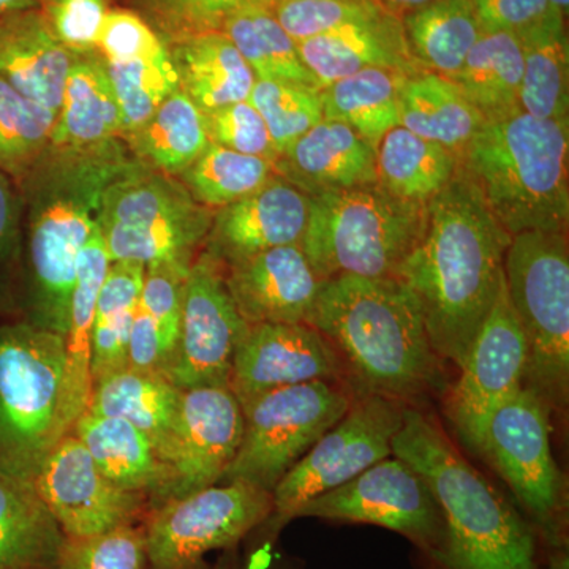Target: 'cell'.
Listing matches in <instances>:
<instances>
[{"label": "cell", "mask_w": 569, "mask_h": 569, "mask_svg": "<svg viewBox=\"0 0 569 569\" xmlns=\"http://www.w3.org/2000/svg\"><path fill=\"white\" fill-rule=\"evenodd\" d=\"M141 167L122 138L84 148L51 146L17 183L22 198L21 320L66 335L78 258L99 227L103 194Z\"/></svg>", "instance_id": "cell-1"}, {"label": "cell", "mask_w": 569, "mask_h": 569, "mask_svg": "<svg viewBox=\"0 0 569 569\" xmlns=\"http://www.w3.org/2000/svg\"><path fill=\"white\" fill-rule=\"evenodd\" d=\"M511 239L460 164L427 203L421 241L396 271L417 298L433 350L459 370L500 291Z\"/></svg>", "instance_id": "cell-2"}, {"label": "cell", "mask_w": 569, "mask_h": 569, "mask_svg": "<svg viewBox=\"0 0 569 569\" xmlns=\"http://www.w3.org/2000/svg\"><path fill=\"white\" fill-rule=\"evenodd\" d=\"M306 323L335 347L355 395L418 407L447 387L417 298L396 277L325 280Z\"/></svg>", "instance_id": "cell-3"}, {"label": "cell", "mask_w": 569, "mask_h": 569, "mask_svg": "<svg viewBox=\"0 0 569 569\" xmlns=\"http://www.w3.org/2000/svg\"><path fill=\"white\" fill-rule=\"evenodd\" d=\"M392 456L426 479L447 526L436 569H538L537 530L471 466L436 418L407 407Z\"/></svg>", "instance_id": "cell-4"}, {"label": "cell", "mask_w": 569, "mask_h": 569, "mask_svg": "<svg viewBox=\"0 0 569 569\" xmlns=\"http://www.w3.org/2000/svg\"><path fill=\"white\" fill-rule=\"evenodd\" d=\"M509 236L568 233L569 122L522 110L485 121L460 156Z\"/></svg>", "instance_id": "cell-5"}, {"label": "cell", "mask_w": 569, "mask_h": 569, "mask_svg": "<svg viewBox=\"0 0 569 569\" xmlns=\"http://www.w3.org/2000/svg\"><path fill=\"white\" fill-rule=\"evenodd\" d=\"M63 337L28 321L0 325V477L33 485L63 437Z\"/></svg>", "instance_id": "cell-6"}, {"label": "cell", "mask_w": 569, "mask_h": 569, "mask_svg": "<svg viewBox=\"0 0 569 569\" xmlns=\"http://www.w3.org/2000/svg\"><path fill=\"white\" fill-rule=\"evenodd\" d=\"M427 204L378 183L310 197L301 247L321 282L340 276L395 277L425 233Z\"/></svg>", "instance_id": "cell-7"}, {"label": "cell", "mask_w": 569, "mask_h": 569, "mask_svg": "<svg viewBox=\"0 0 569 569\" xmlns=\"http://www.w3.org/2000/svg\"><path fill=\"white\" fill-rule=\"evenodd\" d=\"M503 269L529 351L523 388L550 411H563L569 397L568 233L512 236Z\"/></svg>", "instance_id": "cell-8"}, {"label": "cell", "mask_w": 569, "mask_h": 569, "mask_svg": "<svg viewBox=\"0 0 569 569\" xmlns=\"http://www.w3.org/2000/svg\"><path fill=\"white\" fill-rule=\"evenodd\" d=\"M213 212L174 176L141 167L108 187L99 231L111 263L192 264L203 250Z\"/></svg>", "instance_id": "cell-9"}, {"label": "cell", "mask_w": 569, "mask_h": 569, "mask_svg": "<svg viewBox=\"0 0 569 569\" xmlns=\"http://www.w3.org/2000/svg\"><path fill=\"white\" fill-rule=\"evenodd\" d=\"M355 396L343 383L310 381L254 397L241 407V443L220 482H247L272 493L280 479L343 418Z\"/></svg>", "instance_id": "cell-10"}, {"label": "cell", "mask_w": 569, "mask_h": 569, "mask_svg": "<svg viewBox=\"0 0 569 569\" xmlns=\"http://www.w3.org/2000/svg\"><path fill=\"white\" fill-rule=\"evenodd\" d=\"M550 410L529 389L493 411L477 451L507 481L546 550L568 546L563 481L550 447Z\"/></svg>", "instance_id": "cell-11"}, {"label": "cell", "mask_w": 569, "mask_h": 569, "mask_svg": "<svg viewBox=\"0 0 569 569\" xmlns=\"http://www.w3.org/2000/svg\"><path fill=\"white\" fill-rule=\"evenodd\" d=\"M406 403L377 395H356L336 422L272 490V512L261 531L271 546L280 530L307 501L346 485L392 456V441L402 429Z\"/></svg>", "instance_id": "cell-12"}, {"label": "cell", "mask_w": 569, "mask_h": 569, "mask_svg": "<svg viewBox=\"0 0 569 569\" xmlns=\"http://www.w3.org/2000/svg\"><path fill=\"white\" fill-rule=\"evenodd\" d=\"M271 512V492L239 481L164 501L142 529L148 569H208L209 552L236 548Z\"/></svg>", "instance_id": "cell-13"}, {"label": "cell", "mask_w": 569, "mask_h": 569, "mask_svg": "<svg viewBox=\"0 0 569 569\" xmlns=\"http://www.w3.org/2000/svg\"><path fill=\"white\" fill-rule=\"evenodd\" d=\"M369 523L402 535L433 565L447 548L443 512L426 479L406 460L389 456L339 488L307 501L295 519Z\"/></svg>", "instance_id": "cell-14"}, {"label": "cell", "mask_w": 569, "mask_h": 569, "mask_svg": "<svg viewBox=\"0 0 569 569\" xmlns=\"http://www.w3.org/2000/svg\"><path fill=\"white\" fill-rule=\"evenodd\" d=\"M247 326L224 282V266L201 250L187 276L178 340L163 376L181 391L228 388Z\"/></svg>", "instance_id": "cell-15"}, {"label": "cell", "mask_w": 569, "mask_h": 569, "mask_svg": "<svg viewBox=\"0 0 569 569\" xmlns=\"http://www.w3.org/2000/svg\"><path fill=\"white\" fill-rule=\"evenodd\" d=\"M527 353L526 337L503 277L496 302L460 367V377L448 391V419L473 455L493 411L523 388Z\"/></svg>", "instance_id": "cell-16"}, {"label": "cell", "mask_w": 569, "mask_h": 569, "mask_svg": "<svg viewBox=\"0 0 569 569\" xmlns=\"http://www.w3.org/2000/svg\"><path fill=\"white\" fill-rule=\"evenodd\" d=\"M242 410L227 387L183 389L162 489L151 509L219 485L242 438Z\"/></svg>", "instance_id": "cell-17"}, {"label": "cell", "mask_w": 569, "mask_h": 569, "mask_svg": "<svg viewBox=\"0 0 569 569\" xmlns=\"http://www.w3.org/2000/svg\"><path fill=\"white\" fill-rule=\"evenodd\" d=\"M33 486L67 538L137 526L149 509L144 493L121 489L104 477L73 433L54 448Z\"/></svg>", "instance_id": "cell-18"}, {"label": "cell", "mask_w": 569, "mask_h": 569, "mask_svg": "<svg viewBox=\"0 0 569 569\" xmlns=\"http://www.w3.org/2000/svg\"><path fill=\"white\" fill-rule=\"evenodd\" d=\"M310 381L348 387L346 366L321 332L307 323L247 326L228 383L239 406L274 389Z\"/></svg>", "instance_id": "cell-19"}, {"label": "cell", "mask_w": 569, "mask_h": 569, "mask_svg": "<svg viewBox=\"0 0 569 569\" xmlns=\"http://www.w3.org/2000/svg\"><path fill=\"white\" fill-rule=\"evenodd\" d=\"M310 197L274 176L257 192L213 212L203 250L227 266L276 247L301 244Z\"/></svg>", "instance_id": "cell-20"}, {"label": "cell", "mask_w": 569, "mask_h": 569, "mask_svg": "<svg viewBox=\"0 0 569 569\" xmlns=\"http://www.w3.org/2000/svg\"><path fill=\"white\" fill-rule=\"evenodd\" d=\"M224 282L249 326L306 323L321 287L301 244L276 247L227 266Z\"/></svg>", "instance_id": "cell-21"}, {"label": "cell", "mask_w": 569, "mask_h": 569, "mask_svg": "<svg viewBox=\"0 0 569 569\" xmlns=\"http://www.w3.org/2000/svg\"><path fill=\"white\" fill-rule=\"evenodd\" d=\"M377 148L346 123L318 122L277 159L276 174L313 194L377 183Z\"/></svg>", "instance_id": "cell-22"}, {"label": "cell", "mask_w": 569, "mask_h": 569, "mask_svg": "<svg viewBox=\"0 0 569 569\" xmlns=\"http://www.w3.org/2000/svg\"><path fill=\"white\" fill-rule=\"evenodd\" d=\"M299 54L321 89L366 69L413 74L427 71L411 54L402 21L392 13L346 26L298 43Z\"/></svg>", "instance_id": "cell-23"}, {"label": "cell", "mask_w": 569, "mask_h": 569, "mask_svg": "<svg viewBox=\"0 0 569 569\" xmlns=\"http://www.w3.org/2000/svg\"><path fill=\"white\" fill-rule=\"evenodd\" d=\"M73 58L52 37L40 10L0 20V78L56 114Z\"/></svg>", "instance_id": "cell-24"}, {"label": "cell", "mask_w": 569, "mask_h": 569, "mask_svg": "<svg viewBox=\"0 0 569 569\" xmlns=\"http://www.w3.org/2000/svg\"><path fill=\"white\" fill-rule=\"evenodd\" d=\"M182 391L162 373L123 369L92 381L88 410L99 417L119 418L151 440L163 468L173 445Z\"/></svg>", "instance_id": "cell-25"}, {"label": "cell", "mask_w": 569, "mask_h": 569, "mask_svg": "<svg viewBox=\"0 0 569 569\" xmlns=\"http://www.w3.org/2000/svg\"><path fill=\"white\" fill-rule=\"evenodd\" d=\"M170 54L179 88L201 111L249 100L257 78L223 32L190 33L176 43Z\"/></svg>", "instance_id": "cell-26"}, {"label": "cell", "mask_w": 569, "mask_h": 569, "mask_svg": "<svg viewBox=\"0 0 569 569\" xmlns=\"http://www.w3.org/2000/svg\"><path fill=\"white\" fill-rule=\"evenodd\" d=\"M122 112L99 52L74 56L51 146L84 148L121 138Z\"/></svg>", "instance_id": "cell-27"}, {"label": "cell", "mask_w": 569, "mask_h": 569, "mask_svg": "<svg viewBox=\"0 0 569 569\" xmlns=\"http://www.w3.org/2000/svg\"><path fill=\"white\" fill-rule=\"evenodd\" d=\"M111 261L99 227L82 247L71 295L66 343V415L70 430L88 410L92 391L91 350L97 298Z\"/></svg>", "instance_id": "cell-28"}, {"label": "cell", "mask_w": 569, "mask_h": 569, "mask_svg": "<svg viewBox=\"0 0 569 569\" xmlns=\"http://www.w3.org/2000/svg\"><path fill=\"white\" fill-rule=\"evenodd\" d=\"M104 477L121 489L144 493L149 509L162 489L164 468L148 437L130 422L84 411L71 432Z\"/></svg>", "instance_id": "cell-29"}, {"label": "cell", "mask_w": 569, "mask_h": 569, "mask_svg": "<svg viewBox=\"0 0 569 569\" xmlns=\"http://www.w3.org/2000/svg\"><path fill=\"white\" fill-rule=\"evenodd\" d=\"M485 118L458 84L432 71L407 77L400 89V127L462 156Z\"/></svg>", "instance_id": "cell-30"}, {"label": "cell", "mask_w": 569, "mask_h": 569, "mask_svg": "<svg viewBox=\"0 0 569 569\" xmlns=\"http://www.w3.org/2000/svg\"><path fill=\"white\" fill-rule=\"evenodd\" d=\"M63 539L36 486L0 477V569H56Z\"/></svg>", "instance_id": "cell-31"}, {"label": "cell", "mask_w": 569, "mask_h": 569, "mask_svg": "<svg viewBox=\"0 0 569 569\" xmlns=\"http://www.w3.org/2000/svg\"><path fill=\"white\" fill-rule=\"evenodd\" d=\"M377 183L392 197L427 204L460 168V156L397 126L377 146Z\"/></svg>", "instance_id": "cell-32"}, {"label": "cell", "mask_w": 569, "mask_h": 569, "mask_svg": "<svg viewBox=\"0 0 569 569\" xmlns=\"http://www.w3.org/2000/svg\"><path fill=\"white\" fill-rule=\"evenodd\" d=\"M157 173L181 176L208 148L206 114L182 89L171 93L140 129L122 138Z\"/></svg>", "instance_id": "cell-33"}, {"label": "cell", "mask_w": 569, "mask_h": 569, "mask_svg": "<svg viewBox=\"0 0 569 569\" xmlns=\"http://www.w3.org/2000/svg\"><path fill=\"white\" fill-rule=\"evenodd\" d=\"M402 26L419 66L452 81L482 33L471 0H433L403 14Z\"/></svg>", "instance_id": "cell-34"}, {"label": "cell", "mask_w": 569, "mask_h": 569, "mask_svg": "<svg viewBox=\"0 0 569 569\" xmlns=\"http://www.w3.org/2000/svg\"><path fill=\"white\" fill-rule=\"evenodd\" d=\"M522 74L523 50L518 37L482 32L455 82L485 121H490L520 110Z\"/></svg>", "instance_id": "cell-35"}, {"label": "cell", "mask_w": 569, "mask_h": 569, "mask_svg": "<svg viewBox=\"0 0 569 569\" xmlns=\"http://www.w3.org/2000/svg\"><path fill=\"white\" fill-rule=\"evenodd\" d=\"M408 74L387 69H366L325 86L320 91L325 119L346 123L367 141L400 126V89Z\"/></svg>", "instance_id": "cell-36"}, {"label": "cell", "mask_w": 569, "mask_h": 569, "mask_svg": "<svg viewBox=\"0 0 569 569\" xmlns=\"http://www.w3.org/2000/svg\"><path fill=\"white\" fill-rule=\"evenodd\" d=\"M241 52L260 81L284 82L321 91L299 54L298 43L277 21L271 7H247L224 18L219 29Z\"/></svg>", "instance_id": "cell-37"}, {"label": "cell", "mask_w": 569, "mask_h": 569, "mask_svg": "<svg viewBox=\"0 0 569 569\" xmlns=\"http://www.w3.org/2000/svg\"><path fill=\"white\" fill-rule=\"evenodd\" d=\"M144 266L111 263L97 298L92 328V381L127 366L130 328L140 301Z\"/></svg>", "instance_id": "cell-38"}, {"label": "cell", "mask_w": 569, "mask_h": 569, "mask_svg": "<svg viewBox=\"0 0 569 569\" xmlns=\"http://www.w3.org/2000/svg\"><path fill=\"white\" fill-rule=\"evenodd\" d=\"M523 74L519 107L538 119L569 122V47L563 24L520 40Z\"/></svg>", "instance_id": "cell-39"}, {"label": "cell", "mask_w": 569, "mask_h": 569, "mask_svg": "<svg viewBox=\"0 0 569 569\" xmlns=\"http://www.w3.org/2000/svg\"><path fill=\"white\" fill-rule=\"evenodd\" d=\"M274 176V163L269 160L209 142L178 179L198 203L217 211L257 192Z\"/></svg>", "instance_id": "cell-40"}, {"label": "cell", "mask_w": 569, "mask_h": 569, "mask_svg": "<svg viewBox=\"0 0 569 569\" xmlns=\"http://www.w3.org/2000/svg\"><path fill=\"white\" fill-rule=\"evenodd\" d=\"M56 119L0 78V171L20 182L51 148Z\"/></svg>", "instance_id": "cell-41"}, {"label": "cell", "mask_w": 569, "mask_h": 569, "mask_svg": "<svg viewBox=\"0 0 569 569\" xmlns=\"http://www.w3.org/2000/svg\"><path fill=\"white\" fill-rule=\"evenodd\" d=\"M104 63L121 107V138L140 129L171 93L181 89L167 47L132 61Z\"/></svg>", "instance_id": "cell-42"}, {"label": "cell", "mask_w": 569, "mask_h": 569, "mask_svg": "<svg viewBox=\"0 0 569 569\" xmlns=\"http://www.w3.org/2000/svg\"><path fill=\"white\" fill-rule=\"evenodd\" d=\"M249 102L263 118L279 157L325 119L320 91L301 86L257 80Z\"/></svg>", "instance_id": "cell-43"}, {"label": "cell", "mask_w": 569, "mask_h": 569, "mask_svg": "<svg viewBox=\"0 0 569 569\" xmlns=\"http://www.w3.org/2000/svg\"><path fill=\"white\" fill-rule=\"evenodd\" d=\"M271 9L296 43L388 13L376 0H283Z\"/></svg>", "instance_id": "cell-44"}, {"label": "cell", "mask_w": 569, "mask_h": 569, "mask_svg": "<svg viewBox=\"0 0 569 569\" xmlns=\"http://www.w3.org/2000/svg\"><path fill=\"white\" fill-rule=\"evenodd\" d=\"M56 569H148L144 530L126 526L93 537H66Z\"/></svg>", "instance_id": "cell-45"}, {"label": "cell", "mask_w": 569, "mask_h": 569, "mask_svg": "<svg viewBox=\"0 0 569 569\" xmlns=\"http://www.w3.org/2000/svg\"><path fill=\"white\" fill-rule=\"evenodd\" d=\"M190 266L192 264L179 263V261H163V263L144 268L140 305L159 328L167 365L178 340L183 291H186Z\"/></svg>", "instance_id": "cell-46"}, {"label": "cell", "mask_w": 569, "mask_h": 569, "mask_svg": "<svg viewBox=\"0 0 569 569\" xmlns=\"http://www.w3.org/2000/svg\"><path fill=\"white\" fill-rule=\"evenodd\" d=\"M41 17L52 37L73 56L97 52L110 0H40Z\"/></svg>", "instance_id": "cell-47"}, {"label": "cell", "mask_w": 569, "mask_h": 569, "mask_svg": "<svg viewBox=\"0 0 569 569\" xmlns=\"http://www.w3.org/2000/svg\"><path fill=\"white\" fill-rule=\"evenodd\" d=\"M204 114L211 142L246 156L261 157L272 163L279 159L263 118L249 100L227 104Z\"/></svg>", "instance_id": "cell-48"}, {"label": "cell", "mask_w": 569, "mask_h": 569, "mask_svg": "<svg viewBox=\"0 0 569 569\" xmlns=\"http://www.w3.org/2000/svg\"><path fill=\"white\" fill-rule=\"evenodd\" d=\"M22 258V198L0 171V316L17 309Z\"/></svg>", "instance_id": "cell-49"}, {"label": "cell", "mask_w": 569, "mask_h": 569, "mask_svg": "<svg viewBox=\"0 0 569 569\" xmlns=\"http://www.w3.org/2000/svg\"><path fill=\"white\" fill-rule=\"evenodd\" d=\"M482 32H505L527 39L563 24L565 13L549 0H471Z\"/></svg>", "instance_id": "cell-50"}, {"label": "cell", "mask_w": 569, "mask_h": 569, "mask_svg": "<svg viewBox=\"0 0 569 569\" xmlns=\"http://www.w3.org/2000/svg\"><path fill=\"white\" fill-rule=\"evenodd\" d=\"M164 47L148 22L132 11L110 10L100 29L97 52L104 62H126Z\"/></svg>", "instance_id": "cell-51"}, {"label": "cell", "mask_w": 569, "mask_h": 569, "mask_svg": "<svg viewBox=\"0 0 569 569\" xmlns=\"http://www.w3.org/2000/svg\"><path fill=\"white\" fill-rule=\"evenodd\" d=\"M279 2L283 0H163L176 20L193 32L219 31L224 18L234 11L247 7H274Z\"/></svg>", "instance_id": "cell-52"}, {"label": "cell", "mask_w": 569, "mask_h": 569, "mask_svg": "<svg viewBox=\"0 0 569 569\" xmlns=\"http://www.w3.org/2000/svg\"><path fill=\"white\" fill-rule=\"evenodd\" d=\"M164 366H167V356H164L159 328L138 301L132 328H130L126 367L138 370V372L162 373L163 376Z\"/></svg>", "instance_id": "cell-53"}, {"label": "cell", "mask_w": 569, "mask_h": 569, "mask_svg": "<svg viewBox=\"0 0 569 569\" xmlns=\"http://www.w3.org/2000/svg\"><path fill=\"white\" fill-rule=\"evenodd\" d=\"M234 549L223 550V557L219 561H217L216 567L213 569H299V568H284V567H276L274 561L271 559L261 560L260 557L254 556L253 560L239 561L236 559Z\"/></svg>", "instance_id": "cell-54"}, {"label": "cell", "mask_w": 569, "mask_h": 569, "mask_svg": "<svg viewBox=\"0 0 569 569\" xmlns=\"http://www.w3.org/2000/svg\"><path fill=\"white\" fill-rule=\"evenodd\" d=\"M381 9L389 11L392 14H407L410 11L421 9L427 3L433 2V0H376Z\"/></svg>", "instance_id": "cell-55"}, {"label": "cell", "mask_w": 569, "mask_h": 569, "mask_svg": "<svg viewBox=\"0 0 569 569\" xmlns=\"http://www.w3.org/2000/svg\"><path fill=\"white\" fill-rule=\"evenodd\" d=\"M40 0H0V20L11 14L24 11L39 10Z\"/></svg>", "instance_id": "cell-56"}, {"label": "cell", "mask_w": 569, "mask_h": 569, "mask_svg": "<svg viewBox=\"0 0 569 569\" xmlns=\"http://www.w3.org/2000/svg\"><path fill=\"white\" fill-rule=\"evenodd\" d=\"M549 569H569L568 546L548 550Z\"/></svg>", "instance_id": "cell-57"}, {"label": "cell", "mask_w": 569, "mask_h": 569, "mask_svg": "<svg viewBox=\"0 0 569 569\" xmlns=\"http://www.w3.org/2000/svg\"><path fill=\"white\" fill-rule=\"evenodd\" d=\"M549 2L556 6L560 11H563L565 14L568 13L569 0H549Z\"/></svg>", "instance_id": "cell-58"}]
</instances>
